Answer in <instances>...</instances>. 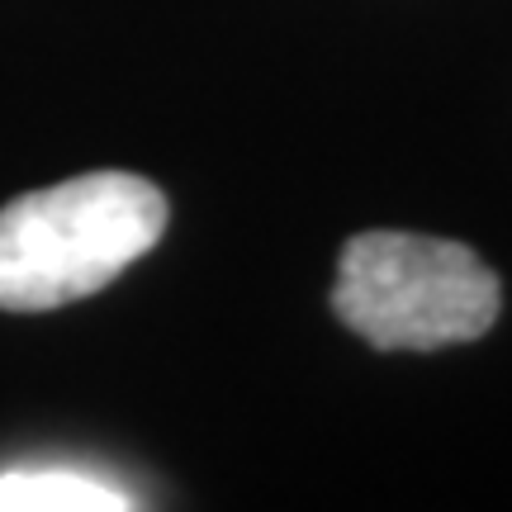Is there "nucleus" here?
I'll return each instance as SVG.
<instances>
[{"instance_id":"nucleus-1","label":"nucleus","mask_w":512,"mask_h":512,"mask_svg":"<svg viewBox=\"0 0 512 512\" xmlns=\"http://www.w3.org/2000/svg\"><path fill=\"white\" fill-rule=\"evenodd\" d=\"M162 228V190L128 171L29 190L0 209V309L43 313L100 294L162 242Z\"/></svg>"},{"instance_id":"nucleus-2","label":"nucleus","mask_w":512,"mask_h":512,"mask_svg":"<svg viewBox=\"0 0 512 512\" xmlns=\"http://www.w3.org/2000/svg\"><path fill=\"white\" fill-rule=\"evenodd\" d=\"M332 309L370 347L437 351L494 328L503 290L465 242L375 228L342 247Z\"/></svg>"},{"instance_id":"nucleus-3","label":"nucleus","mask_w":512,"mask_h":512,"mask_svg":"<svg viewBox=\"0 0 512 512\" xmlns=\"http://www.w3.org/2000/svg\"><path fill=\"white\" fill-rule=\"evenodd\" d=\"M133 498L81 470H15L0 475V512H124Z\"/></svg>"}]
</instances>
